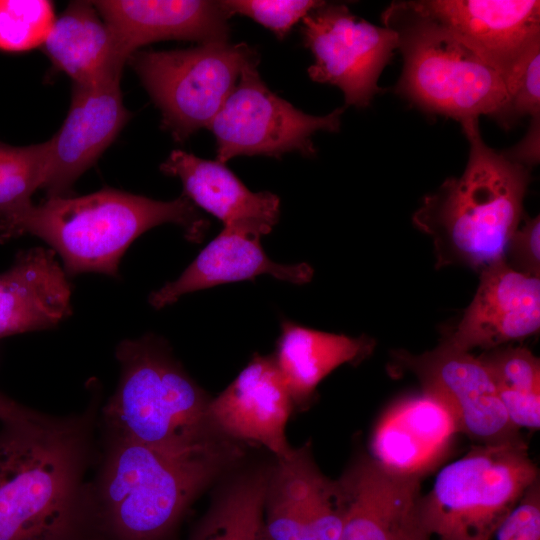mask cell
I'll use <instances>...</instances> for the list:
<instances>
[{
  "label": "cell",
  "instance_id": "obj_10",
  "mask_svg": "<svg viewBox=\"0 0 540 540\" xmlns=\"http://www.w3.org/2000/svg\"><path fill=\"white\" fill-rule=\"evenodd\" d=\"M302 23L304 44L315 59L309 77L339 87L346 105L369 106L381 91L378 79L397 49L396 33L357 18L345 5L324 3Z\"/></svg>",
  "mask_w": 540,
  "mask_h": 540
},
{
  "label": "cell",
  "instance_id": "obj_24",
  "mask_svg": "<svg viewBox=\"0 0 540 540\" xmlns=\"http://www.w3.org/2000/svg\"><path fill=\"white\" fill-rule=\"evenodd\" d=\"M489 370L509 422L540 427V360L523 347L500 346L479 356Z\"/></svg>",
  "mask_w": 540,
  "mask_h": 540
},
{
  "label": "cell",
  "instance_id": "obj_4",
  "mask_svg": "<svg viewBox=\"0 0 540 540\" xmlns=\"http://www.w3.org/2000/svg\"><path fill=\"white\" fill-rule=\"evenodd\" d=\"M478 119L461 122L470 145L464 172L426 195L412 218L431 238L438 267L461 265L480 272L504 260L522 221L529 168L487 146Z\"/></svg>",
  "mask_w": 540,
  "mask_h": 540
},
{
  "label": "cell",
  "instance_id": "obj_6",
  "mask_svg": "<svg viewBox=\"0 0 540 540\" xmlns=\"http://www.w3.org/2000/svg\"><path fill=\"white\" fill-rule=\"evenodd\" d=\"M382 19L403 57L398 94L429 113L460 122L484 115L502 125L507 93L498 70L412 1L392 3Z\"/></svg>",
  "mask_w": 540,
  "mask_h": 540
},
{
  "label": "cell",
  "instance_id": "obj_33",
  "mask_svg": "<svg viewBox=\"0 0 540 540\" xmlns=\"http://www.w3.org/2000/svg\"><path fill=\"white\" fill-rule=\"evenodd\" d=\"M540 118L531 119L526 135L513 148L503 151L502 154L527 168L537 164L540 156Z\"/></svg>",
  "mask_w": 540,
  "mask_h": 540
},
{
  "label": "cell",
  "instance_id": "obj_29",
  "mask_svg": "<svg viewBox=\"0 0 540 540\" xmlns=\"http://www.w3.org/2000/svg\"><path fill=\"white\" fill-rule=\"evenodd\" d=\"M507 106L502 122L509 127L522 117L540 118V40L504 74Z\"/></svg>",
  "mask_w": 540,
  "mask_h": 540
},
{
  "label": "cell",
  "instance_id": "obj_27",
  "mask_svg": "<svg viewBox=\"0 0 540 540\" xmlns=\"http://www.w3.org/2000/svg\"><path fill=\"white\" fill-rule=\"evenodd\" d=\"M49 141L12 146L0 141V217L32 204L45 180Z\"/></svg>",
  "mask_w": 540,
  "mask_h": 540
},
{
  "label": "cell",
  "instance_id": "obj_13",
  "mask_svg": "<svg viewBox=\"0 0 540 540\" xmlns=\"http://www.w3.org/2000/svg\"><path fill=\"white\" fill-rule=\"evenodd\" d=\"M292 405L274 357L255 355L224 391L210 399L207 418L217 434L259 444L278 459H288L295 450L286 437Z\"/></svg>",
  "mask_w": 540,
  "mask_h": 540
},
{
  "label": "cell",
  "instance_id": "obj_12",
  "mask_svg": "<svg viewBox=\"0 0 540 540\" xmlns=\"http://www.w3.org/2000/svg\"><path fill=\"white\" fill-rule=\"evenodd\" d=\"M130 118L120 79L73 84L67 116L48 140L47 172L41 188L46 198L70 196L75 181L97 162Z\"/></svg>",
  "mask_w": 540,
  "mask_h": 540
},
{
  "label": "cell",
  "instance_id": "obj_22",
  "mask_svg": "<svg viewBox=\"0 0 540 540\" xmlns=\"http://www.w3.org/2000/svg\"><path fill=\"white\" fill-rule=\"evenodd\" d=\"M160 170L178 177L189 200L219 219L223 225L237 221H258L270 226L279 219L280 199L263 191H250L235 174L219 161L173 150Z\"/></svg>",
  "mask_w": 540,
  "mask_h": 540
},
{
  "label": "cell",
  "instance_id": "obj_2",
  "mask_svg": "<svg viewBox=\"0 0 540 540\" xmlns=\"http://www.w3.org/2000/svg\"><path fill=\"white\" fill-rule=\"evenodd\" d=\"M232 455L224 442L172 450L110 437L96 478L85 483L83 540H165Z\"/></svg>",
  "mask_w": 540,
  "mask_h": 540
},
{
  "label": "cell",
  "instance_id": "obj_28",
  "mask_svg": "<svg viewBox=\"0 0 540 540\" xmlns=\"http://www.w3.org/2000/svg\"><path fill=\"white\" fill-rule=\"evenodd\" d=\"M56 20L48 0H0V51L28 52L42 47Z\"/></svg>",
  "mask_w": 540,
  "mask_h": 540
},
{
  "label": "cell",
  "instance_id": "obj_16",
  "mask_svg": "<svg viewBox=\"0 0 540 540\" xmlns=\"http://www.w3.org/2000/svg\"><path fill=\"white\" fill-rule=\"evenodd\" d=\"M271 230L272 226L258 221L224 225L219 235L208 243L178 279L150 294V305L160 309L187 293L253 280L262 274L298 285L309 282L313 270L308 264H278L267 257L260 239Z\"/></svg>",
  "mask_w": 540,
  "mask_h": 540
},
{
  "label": "cell",
  "instance_id": "obj_18",
  "mask_svg": "<svg viewBox=\"0 0 540 540\" xmlns=\"http://www.w3.org/2000/svg\"><path fill=\"white\" fill-rule=\"evenodd\" d=\"M344 478L349 503L338 540H403L417 521V476L397 473L366 457Z\"/></svg>",
  "mask_w": 540,
  "mask_h": 540
},
{
  "label": "cell",
  "instance_id": "obj_14",
  "mask_svg": "<svg viewBox=\"0 0 540 540\" xmlns=\"http://www.w3.org/2000/svg\"><path fill=\"white\" fill-rule=\"evenodd\" d=\"M502 76L540 40L538 0L412 1Z\"/></svg>",
  "mask_w": 540,
  "mask_h": 540
},
{
  "label": "cell",
  "instance_id": "obj_32",
  "mask_svg": "<svg viewBox=\"0 0 540 540\" xmlns=\"http://www.w3.org/2000/svg\"><path fill=\"white\" fill-rule=\"evenodd\" d=\"M505 260L517 271L540 277L539 215L521 221L508 242Z\"/></svg>",
  "mask_w": 540,
  "mask_h": 540
},
{
  "label": "cell",
  "instance_id": "obj_30",
  "mask_svg": "<svg viewBox=\"0 0 540 540\" xmlns=\"http://www.w3.org/2000/svg\"><path fill=\"white\" fill-rule=\"evenodd\" d=\"M232 16H248L283 39L291 28L325 2L314 0H227L220 1Z\"/></svg>",
  "mask_w": 540,
  "mask_h": 540
},
{
  "label": "cell",
  "instance_id": "obj_8",
  "mask_svg": "<svg viewBox=\"0 0 540 540\" xmlns=\"http://www.w3.org/2000/svg\"><path fill=\"white\" fill-rule=\"evenodd\" d=\"M128 62L162 115V128L177 142L209 126L245 66L258 63L245 43H202L171 51H136Z\"/></svg>",
  "mask_w": 540,
  "mask_h": 540
},
{
  "label": "cell",
  "instance_id": "obj_9",
  "mask_svg": "<svg viewBox=\"0 0 540 540\" xmlns=\"http://www.w3.org/2000/svg\"><path fill=\"white\" fill-rule=\"evenodd\" d=\"M257 64L243 68L208 126L216 139L217 161L224 164L241 155L280 157L291 151L314 156L312 135L339 131L344 107L325 116L306 114L268 89Z\"/></svg>",
  "mask_w": 540,
  "mask_h": 540
},
{
  "label": "cell",
  "instance_id": "obj_11",
  "mask_svg": "<svg viewBox=\"0 0 540 540\" xmlns=\"http://www.w3.org/2000/svg\"><path fill=\"white\" fill-rule=\"evenodd\" d=\"M396 365L418 379L422 393L450 414L457 432L474 444L521 439L500 401L492 376L479 358L443 340L421 354L394 352Z\"/></svg>",
  "mask_w": 540,
  "mask_h": 540
},
{
  "label": "cell",
  "instance_id": "obj_5",
  "mask_svg": "<svg viewBox=\"0 0 540 540\" xmlns=\"http://www.w3.org/2000/svg\"><path fill=\"white\" fill-rule=\"evenodd\" d=\"M120 378L103 407L111 438L161 449L190 450L221 443L207 418L210 399L154 335L116 349Z\"/></svg>",
  "mask_w": 540,
  "mask_h": 540
},
{
  "label": "cell",
  "instance_id": "obj_26",
  "mask_svg": "<svg viewBox=\"0 0 540 540\" xmlns=\"http://www.w3.org/2000/svg\"><path fill=\"white\" fill-rule=\"evenodd\" d=\"M269 474L258 471L235 481L214 503L190 540H266L264 500Z\"/></svg>",
  "mask_w": 540,
  "mask_h": 540
},
{
  "label": "cell",
  "instance_id": "obj_17",
  "mask_svg": "<svg viewBox=\"0 0 540 540\" xmlns=\"http://www.w3.org/2000/svg\"><path fill=\"white\" fill-rule=\"evenodd\" d=\"M128 61L140 47L168 39L227 42L231 17L220 1H92Z\"/></svg>",
  "mask_w": 540,
  "mask_h": 540
},
{
  "label": "cell",
  "instance_id": "obj_23",
  "mask_svg": "<svg viewBox=\"0 0 540 540\" xmlns=\"http://www.w3.org/2000/svg\"><path fill=\"white\" fill-rule=\"evenodd\" d=\"M374 346L367 336L327 333L284 320L274 360L293 404L302 406L328 374L345 363L362 361Z\"/></svg>",
  "mask_w": 540,
  "mask_h": 540
},
{
  "label": "cell",
  "instance_id": "obj_20",
  "mask_svg": "<svg viewBox=\"0 0 540 540\" xmlns=\"http://www.w3.org/2000/svg\"><path fill=\"white\" fill-rule=\"evenodd\" d=\"M71 313V287L52 249L20 251L0 273V338L55 327Z\"/></svg>",
  "mask_w": 540,
  "mask_h": 540
},
{
  "label": "cell",
  "instance_id": "obj_7",
  "mask_svg": "<svg viewBox=\"0 0 540 540\" xmlns=\"http://www.w3.org/2000/svg\"><path fill=\"white\" fill-rule=\"evenodd\" d=\"M537 480L522 439L475 444L443 467L421 495L418 522L439 540H488Z\"/></svg>",
  "mask_w": 540,
  "mask_h": 540
},
{
  "label": "cell",
  "instance_id": "obj_25",
  "mask_svg": "<svg viewBox=\"0 0 540 540\" xmlns=\"http://www.w3.org/2000/svg\"><path fill=\"white\" fill-rule=\"evenodd\" d=\"M310 448L295 449L288 459H278L269 474L264 500L266 540H317L305 501V470Z\"/></svg>",
  "mask_w": 540,
  "mask_h": 540
},
{
  "label": "cell",
  "instance_id": "obj_3",
  "mask_svg": "<svg viewBox=\"0 0 540 540\" xmlns=\"http://www.w3.org/2000/svg\"><path fill=\"white\" fill-rule=\"evenodd\" d=\"M163 223L181 226L192 242H200L209 225L184 194L164 202L104 188L78 197L46 198L0 217V242L31 234L59 254L67 276L97 272L117 278L131 243Z\"/></svg>",
  "mask_w": 540,
  "mask_h": 540
},
{
  "label": "cell",
  "instance_id": "obj_31",
  "mask_svg": "<svg viewBox=\"0 0 540 540\" xmlns=\"http://www.w3.org/2000/svg\"><path fill=\"white\" fill-rule=\"evenodd\" d=\"M488 540H540V484L537 480Z\"/></svg>",
  "mask_w": 540,
  "mask_h": 540
},
{
  "label": "cell",
  "instance_id": "obj_19",
  "mask_svg": "<svg viewBox=\"0 0 540 540\" xmlns=\"http://www.w3.org/2000/svg\"><path fill=\"white\" fill-rule=\"evenodd\" d=\"M458 434L448 411L426 394L394 403L372 435V458L401 474L422 476L448 452Z\"/></svg>",
  "mask_w": 540,
  "mask_h": 540
},
{
  "label": "cell",
  "instance_id": "obj_1",
  "mask_svg": "<svg viewBox=\"0 0 540 540\" xmlns=\"http://www.w3.org/2000/svg\"><path fill=\"white\" fill-rule=\"evenodd\" d=\"M93 415H47L0 396V540H82Z\"/></svg>",
  "mask_w": 540,
  "mask_h": 540
},
{
  "label": "cell",
  "instance_id": "obj_34",
  "mask_svg": "<svg viewBox=\"0 0 540 540\" xmlns=\"http://www.w3.org/2000/svg\"><path fill=\"white\" fill-rule=\"evenodd\" d=\"M429 537L417 520L403 540H429Z\"/></svg>",
  "mask_w": 540,
  "mask_h": 540
},
{
  "label": "cell",
  "instance_id": "obj_21",
  "mask_svg": "<svg viewBox=\"0 0 540 540\" xmlns=\"http://www.w3.org/2000/svg\"><path fill=\"white\" fill-rule=\"evenodd\" d=\"M43 51L73 84L120 79L127 60L92 1H72L56 18Z\"/></svg>",
  "mask_w": 540,
  "mask_h": 540
},
{
  "label": "cell",
  "instance_id": "obj_15",
  "mask_svg": "<svg viewBox=\"0 0 540 540\" xmlns=\"http://www.w3.org/2000/svg\"><path fill=\"white\" fill-rule=\"evenodd\" d=\"M539 328L540 277L517 271L504 259L480 271L471 303L444 340L464 351H486L534 335Z\"/></svg>",
  "mask_w": 540,
  "mask_h": 540
}]
</instances>
